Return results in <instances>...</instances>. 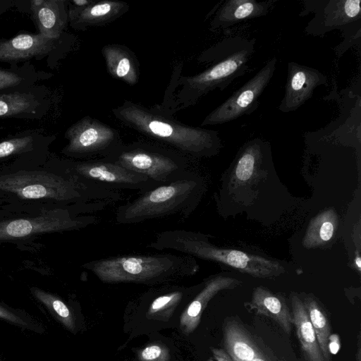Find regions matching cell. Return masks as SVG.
Instances as JSON below:
<instances>
[{
    "instance_id": "7",
    "label": "cell",
    "mask_w": 361,
    "mask_h": 361,
    "mask_svg": "<svg viewBox=\"0 0 361 361\" xmlns=\"http://www.w3.org/2000/svg\"><path fill=\"white\" fill-rule=\"evenodd\" d=\"M300 17L314 13L313 18L305 29L307 35L324 36L334 30H340L343 36L336 50L340 57L355 41L360 42L361 33L360 0H306Z\"/></svg>"
},
{
    "instance_id": "4",
    "label": "cell",
    "mask_w": 361,
    "mask_h": 361,
    "mask_svg": "<svg viewBox=\"0 0 361 361\" xmlns=\"http://www.w3.org/2000/svg\"><path fill=\"white\" fill-rule=\"evenodd\" d=\"M201 190L200 179L188 171L181 177L148 190L120 205L115 220L133 224L173 215L188 217L195 209Z\"/></svg>"
},
{
    "instance_id": "11",
    "label": "cell",
    "mask_w": 361,
    "mask_h": 361,
    "mask_svg": "<svg viewBox=\"0 0 361 361\" xmlns=\"http://www.w3.org/2000/svg\"><path fill=\"white\" fill-rule=\"evenodd\" d=\"M68 208H57L34 217L0 221V240L24 238L44 233L80 230L97 224L99 219L92 215H78Z\"/></svg>"
},
{
    "instance_id": "9",
    "label": "cell",
    "mask_w": 361,
    "mask_h": 361,
    "mask_svg": "<svg viewBox=\"0 0 361 361\" xmlns=\"http://www.w3.org/2000/svg\"><path fill=\"white\" fill-rule=\"evenodd\" d=\"M74 37L67 33L53 39L39 33L20 32L8 39H0V61L16 65L47 58V65L57 66L73 44Z\"/></svg>"
},
{
    "instance_id": "12",
    "label": "cell",
    "mask_w": 361,
    "mask_h": 361,
    "mask_svg": "<svg viewBox=\"0 0 361 361\" xmlns=\"http://www.w3.org/2000/svg\"><path fill=\"white\" fill-rule=\"evenodd\" d=\"M276 63V57L269 59L251 79L211 111L202 125L223 124L253 113L259 107L260 96L271 80Z\"/></svg>"
},
{
    "instance_id": "25",
    "label": "cell",
    "mask_w": 361,
    "mask_h": 361,
    "mask_svg": "<svg viewBox=\"0 0 361 361\" xmlns=\"http://www.w3.org/2000/svg\"><path fill=\"white\" fill-rule=\"evenodd\" d=\"M302 302L314 330L322 353L326 361H331L329 350V338L331 335L329 322L314 299L307 297Z\"/></svg>"
},
{
    "instance_id": "28",
    "label": "cell",
    "mask_w": 361,
    "mask_h": 361,
    "mask_svg": "<svg viewBox=\"0 0 361 361\" xmlns=\"http://www.w3.org/2000/svg\"><path fill=\"white\" fill-rule=\"evenodd\" d=\"M0 319L25 330L38 334L45 332L44 326L28 313L0 304Z\"/></svg>"
},
{
    "instance_id": "1",
    "label": "cell",
    "mask_w": 361,
    "mask_h": 361,
    "mask_svg": "<svg viewBox=\"0 0 361 361\" xmlns=\"http://www.w3.org/2000/svg\"><path fill=\"white\" fill-rule=\"evenodd\" d=\"M256 39L240 35H230L204 50L199 61L211 65L192 76H179V89L172 97L171 113L196 104L200 98L215 89L224 90L245 75L255 53Z\"/></svg>"
},
{
    "instance_id": "27",
    "label": "cell",
    "mask_w": 361,
    "mask_h": 361,
    "mask_svg": "<svg viewBox=\"0 0 361 361\" xmlns=\"http://www.w3.org/2000/svg\"><path fill=\"white\" fill-rule=\"evenodd\" d=\"M336 216L335 212L329 210L319 214L310 224L304 238L306 247H313L327 242L333 237Z\"/></svg>"
},
{
    "instance_id": "26",
    "label": "cell",
    "mask_w": 361,
    "mask_h": 361,
    "mask_svg": "<svg viewBox=\"0 0 361 361\" xmlns=\"http://www.w3.org/2000/svg\"><path fill=\"white\" fill-rule=\"evenodd\" d=\"M186 295L185 288L172 289L155 297L146 312L147 317L159 321H167Z\"/></svg>"
},
{
    "instance_id": "8",
    "label": "cell",
    "mask_w": 361,
    "mask_h": 361,
    "mask_svg": "<svg viewBox=\"0 0 361 361\" xmlns=\"http://www.w3.org/2000/svg\"><path fill=\"white\" fill-rule=\"evenodd\" d=\"M61 168L84 183L108 190H131L142 193L159 185L145 175L103 159L66 160Z\"/></svg>"
},
{
    "instance_id": "32",
    "label": "cell",
    "mask_w": 361,
    "mask_h": 361,
    "mask_svg": "<svg viewBox=\"0 0 361 361\" xmlns=\"http://www.w3.org/2000/svg\"><path fill=\"white\" fill-rule=\"evenodd\" d=\"M16 0H0V16L15 6Z\"/></svg>"
},
{
    "instance_id": "33",
    "label": "cell",
    "mask_w": 361,
    "mask_h": 361,
    "mask_svg": "<svg viewBox=\"0 0 361 361\" xmlns=\"http://www.w3.org/2000/svg\"><path fill=\"white\" fill-rule=\"evenodd\" d=\"M355 361H361L360 334L357 335V347L355 353Z\"/></svg>"
},
{
    "instance_id": "34",
    "label": "cell",
    "mask_w": 361,
    "mask_h": 361,
    "mask_svg": "<svg viewBox=\"0 0 361 361\" xmlns=\"http://www.w3.org/2000/svg\"><path fill=\"white\" fill-rule=\"evenodd\" d=\"M355 262L356 266L357 267V269L359 270H360V269H361V259H360V257L359 256H357L356 257Z\"/></svg>"
},
{
    "instance_id": "19",
    "label": "cell",
    "mask_w": 361,
    "mask_h": 361,
    "mask_svg": "<svg viewBox=\"0 0 361 361\" xmlns=\"http://www.w3.org/2000/svg\"><path fill=\"white\" fill-rule=\"evenodd\" d=\"M102 54L107 71L113 78L130 85L137 83L138 62L130 49L121 44H108L103 47Z\"/></svg>"
},
{
    "instance_id": "24",
    "label": "cell",
    "mask_w": 361,
    "mask_h": 361,
    "mask_svg": "<svg viewBox=\"0 0 361 361\" xmlns=\"http://www.w3.org/2000/svg\"><path fill=\"white\" fill-rule=\"evenodd\" d=\"M30 291L58 322L68 331L75 332L76 324L73 312L65 302L56 295L36 287L31 288Z\"/></svg>"
},
{
    "instance_id": "5",
    "label": "cell",
    "mask_w": 361,
    "mask_h": 361,
    "mask_svg": "<svg viewBox=\"0 0 361 361\" xmlns=\"http://www.w3.org/2000/svg\"><path fill=\"white\" fill-rule=\"evenodd\" d=\"M147 247L156 250H174L192 257L220 262L255 277L270 278L285 270L278 262L240 250L218 247L204 234L185 229H172L158 233Z\"/></svg>"
},
{
    "instance_id": "15",
    "label": "cell",
    "mask_w": 361,
    "mask_h": 361,
    "mask_svg": "<svg viewBox=\"0 0 361 361\" xmlns=\"http://www.w3.org/2000/svg\"><path fill=\"white\" fill-rule=\"evenodd\" d=\"M23 6H16L27 11L35 25L37 33L49 38H60L67 32L68 4L65 0L19 1Z\"/></svg>"
},
{
    "instance_id": "31",
    "label": "cell",
    "mask_w": 361,
    "mask_h": 361,
    "mask_svg": "<svg viewBox=\"0 0 361 361\" xmlns=\"http://www.w3.org/2000/svg\"><path fill=\"white\" fill-rule=\"evenodd\" d=\"M340 348L339 338L337 335H330L329 338V350L330 354H336Z\"/></svg>"
},
{
    "instance_id": "6",
    "label": "cell",
    "mask_w": 361,
    "mask_h": 361,
    "mask_svg": "<svg viewBox=\"0 0 361 361\" xmlns=\"http://www.w3.org/2000/svg\"><path fill=\"white\" fill-rule=\"evenodd\" d=\"M102 159L145 175L159 185L177 179L189 171L186 156L146 142H123Z\"/></svg>"
},
{
    "instance_id": "29",
    "label": "cell",
    "mask_w": 361,
    "mask_h": 361,
    "mask_svg": "<svg viewBox=\"0 0 361 361\" xmlns=\"http://www.w3.org/2000/svg\"><path fill=\"white\" fill-rule=\"evenodd\" d=\"M139 361H170V353L163 344L152 343L141 349L137 355Z\"/></svg>"
},
{
    "instance_id": "18",
    "label": "cell",
    "mask_w": 361,
    "mask_h": 361,
    "mask_svg": "<svg viewBox=\"0 0 361 361\" xmlns=\"http://www.w3.org/2000/svg\"><path fill=\"white\" fill-rule=\"evenodd\" d=\"M238 280L218 275L206 281L201 290L188 304L180 317V329L181 331L189 335L198 326L202 312L207 303L219 291L233 288L239 284Z\"/></svg>"
},
{
    "instance_id": "21",
    "label": "cell",
    "mask_w": 361,
    "mask_h": 361,
    "mask_svg": "<svg viewBox=\"0 0 361 361\" xmlns=\"http://www.w3.org/2000/svg\"><path fill=\"white\" fill-rule=\"evenodd\" d=\"M250 305L258 314L267 316L275 322L287 334L292 329L293 319L284 300L266 288H256L252 293Z\"/></svg>"
},
{
    "instance_id": "10",
    "label": "cell",
    "mask_w": 361,
    "mask_h": 361,
    "mask_svg": "<svg viewBox=\"0 0 361 361\" xmlns=\"http://www.w3.org/2000/svg\"><path fill=\"white\" fill-rule=\"evenodd\" d=\"M64 137L68 142L61 153L73 159H102L123 143L116 129L90 116L71 126Z\"/></svg>"
},
{
    "instance_id": "13",
    "label": "cell",
    "mask_w": 361,
    "mask_h": 361,
    "mask_svg": "<svg viewBox=\"0 0 361 361\" xmlns=\"http://www.w3.org/2000/svg\"><path fill=\"white\" fill-rule=\"evenodd\" d=\"M51 90L44 85L0 92V118L39 120L52 106Z\"/></svg>"
},
{
    "instance_id": "23",
    "label": "cell",
    "mask_w": 361,
    "mask_h": 361,
    "mask_svg": "<svg viewBox=\"0 0 361 361\" xmlns=\"http://www.w3.org/2000/svg\"><path fill=\"white\" fill-rule=\"evenodd\" d=\"M54 138L55 136L44 135L38 131L23 132L0 142V159L32 152L37 147L49 145Z\"/></svg>"
},
{
    "instance_id": "3",
    "label": "cell",
    "mask_w": 361,
    "mask_h": 361,
    "mask_svg": "<svg viewBox=\"0 0 361 361\" xmlns=\"http://www.w3.org/2000/svg\"><path fill=\"white\" fill-rule=\"evenodd\" d=\"M105 283L153 284L193 275L195 258L171 253L132 255L92 260L83 264Z\"/></svg>"
},
{
    "instance_id": "2",
    "label": "cell",
    "mask_w": 361,
    "mask_h": 361,
    "mask_svg": "<svg viewBox=\"0 0 361 361\" xmlns=\"http://www.w3.org/2000/svg\"><path fill=\"white\" fill-rule=\"evenodd\" d=\"M112 114L125 126L171 146L185 156L212 155L220 147L217 131L181 123L159 107L148 109L125 101L113 109Z\"/></svg>"
},
{
    "instance_id": "20",
    "label": "cell",
    "mask_w": 361,
    "mask_h": 361,
    "mask_svg": "<svg viewBox=\"0 0 361 361\" xmlns=\"http://www.w3.org/2000/svg\"><path fill=\"white\" fill-rule=\"evenodd\" d=\"M290 300L293 324L306 361H326L302 301L295 294L291 295Z\"/></svg>"
},
{
    "instance_id": "14",
    "label": "cell",
    "mask_w": 361,
    "mask_h": 361,
    "mask_svg": "<svg viewBox=\"0 0 361 361\" xmlns=\"http://www.w3.org/2000/svg\"><path fill=\"white\" fill-rule=\"evenodd\" d=\"M327 81V77L316 68L288 62L285 93L278 109L283 113L297 110L312 97L317 87L326 86Z\"/></svg>"
},
{
    "instance_id": "16",
    "label": "cell",
    "mask_w": 361,
    "mask_h": 361,
    "mask_svg": "<svg viewBox=\"0 0 361 361\" xmlns=\"http://www.w3.org/2000/svg\"><path fill=\"white\" fill-rule=\"evenodd\" d=\"M276 1L226 0L216 10L209 23L212 32L226 30L244 20L266 16Z\"/></svg>"
},
{
    "instance_id": "22",
    "label": "cell",
    "mask_w": 361,
    "mask_h": 361,
    "mask_svg": "<svg viewBox=\"0 0 361 361\" xmlns=\"http://www.w3.org/2000/svg\"><path fill=\"white\" fill-rule=\"evenodd\" d=\"M51 76L50 73L37 71L30 62L0 68V92L28 89Z\"/></svg>"
},
{
    "instance_id": "30",
    "label": "cell",
    "mask_w": 361,
    "mask_h": 361,
    "mask_svg": "<svg viewBox=\"0 0 361 361\" xmlns=\"http://www.w3.org/2000/svg\"><path fill=\"white\" fill-rule=\"evenodd\" d=\"M213 358H209L207 361H231L227 353L221 348H211Z\"/></svg>"
},
{
    "instance_id": "17",
    "label": "cell",
    "mask_w": 361,
    "mask_h": 361,
    "mask_svg": "<svg viewBox=\"0 0 361 361\" xmlns=\"http://www.w3.org/2000/svg\"><path fill=\"white\" fill-rule=\"evenodd\" d=\"M128 8V4L123 1L110 0H93L82 8L68 4V24L74 30H85L114 21L126 13Z\"/></svg>"
}]
</instances>
